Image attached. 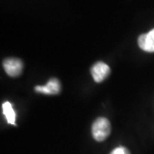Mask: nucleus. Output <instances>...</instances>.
Instances as JSON below:
<instances>
[{"mask_svg":"<svg viewBox=\"0 0 154 154\" xmlns=\"http://www.w3.org/2000/svg\"><path fill=\"white\" fill-rule=\"evenodd\" d=\"M3 67L9 76L17 77L22 75L23 63L16 57H8L3 62Z\"/></svg>","mask_w":154,"mask_h":154,"instance_id":"2","label":"nucleus"},{"mask_svg":"<svg viewBox=\"0 0 154 154\" xmlns=\"http://www.w3.org/2000/svg\"><path fill=\"white\" fill-rule=\"evenodd\" d=\"M110 73V67L104 62H97L91 69V74L96 82H102L109 76Z\"/></svg>","mask_w":154,"mask_h":154,"instance_id":"3","label":"nucleus"},{"mask_svg":"<svg viewBox=\"0 0 154 154\" xmlns=\"http://www.w3.org/2000/svg\"><path fill=\"white\" fill-rule=\"evenodd\" d=\"M140 48L147 52H154V28L147 33L141 34L138 38Z\"/></svg>","mask_w":154,"mask_h":154,"instance_id":"5","label":"nucleus"},{"mask_svg":"<svg viewBox=\"0 0 154 154\" xmlns=\"http://www.w3.org/2000/svg\"><path fill=\"white\" fill-rule=\"evenodd\" d=\"M34 90L37 93L47 94V95L58 94L61 91L60 82L56 78H51L47 82L46 85H45V86H36L34 88Z\"/></svg>","mask_w":154,"mask_h":154,"instance_id":"4","label":"nucleus"},{"mask_svg":"<svg viewBox=\"0 0 154 154\" xmlns=\"http://www.w3.org/2000/svg\"><path fill=\"white\" fill-rule=\"evenodd\" d=\"M110 123L105 117L97 118L92 125V134L97 141H103L110 135Z\"/></svg>","mask_w":154,"mask_h":154,"instance_id":"1","label":"nucleus"},{"mask_svg":"<svg viewBox=\"0 0 154 154\" xmlns=\"http://www.w3.org/2000/svg\"><path fill=\"white\" fill-rule=\"evenodd\" d=\"M2 109H3V114L5 116L6 121L9 124L11 125H17L16 124V112L13 109L12 104L6 101L2 105Z\"/></svg>","mask_w":154,"mask_h":154,"instance_id":"6","label":"nucleus"},{"mask_svg":"<svg viewBox=\"0 0 154 154\" xmlns=\"http://www.w3.org/2000/svg\"><path fill=\"white\" fill-rule=\"evenodd\" d=\"M110 154H130V152H129V151L126 147L119 146V147H116V148L114 149L110 152Z\"/></svg>","mask_w":154,"mask_h":154,"instance_id":"7","label":"nucleus"}]
</instances>
